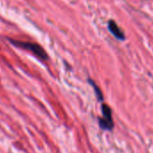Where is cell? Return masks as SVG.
Returning <instances> with one entry per match:
<instances>
[{
  "label": "cell",
  "mask_w": 153,
  "mask_h": 153,
  "mask_svg": "<svg viewBox=\"0 0 153 153\" xmlns=\"http://www.w3.org/2000/svg\"><path fill=\"white\" fill-rule=\"evenodd\" d=\"M9 42L20 49H24L26 51H31L33 55H35L37 58H39L42 60H47L49 59L47 52L38 43L34 42H24V41H18V40H14L11 38H7Z\"/></svg>",
  "instance_id": "obj_1"
},
{
  "label": "cell",
  "mask_w": 153,
  "mask_h": 153,
  "mask_svg": "<svg viewBox=\"0 0 153 153\" xmlns=\"http://www.w3.org/2000/svg\"><path fill=\"white\" fill-rule=\"evenodd\" d=\"M101 111H102V117L98 118V124L99 127L104 130V131H112L114 127V120L112 117V109L110 106L105 103L102 104L101 106Z\"/></svg>",
  "instance_id": "obj_2"
},
{
  "label": "cell",
  "mask_w": 153,
  "mask_h": 153,
  "mask_svg": "<svg viewBox=\"0 0 153 153\" xmlns=\"http://www.w3.org/2000/svg\"><path fill=\"white\" fill-rule=\"evenodd\" d=\"M108 30L117 40H119V41H124L125 40L124 33L122 31V29L118 26V25L114 20H109Z\"/></svg>",
  "instance_id": "obj_3"
},
{
  "label": "cell",
  "mask_w": 153,
  "mask_h": 153,
  "mask_svg": "<svg viewBox=\"0 0 153 153\" xmlns=\"http://www.w3.org/2000/svg\"><path fill=\"white\" fill-rule=\"evenodd\" d=\"M88 82L92 86V88H93V89L95 91V95L97 97V101L100 102V103H103L104 102V96H103V93H102V90L100 89V88L96 84V82L92 79H88Z\"/></svg>",
  "instance_id": "obj_4"
}]
</instances>
